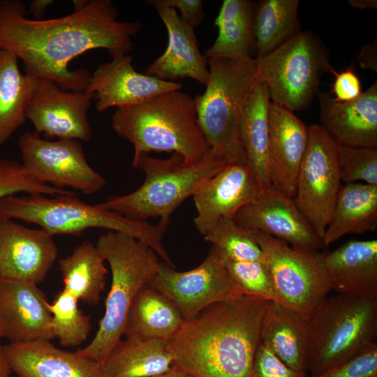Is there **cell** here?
<instances>
[{"instance_id":"obj_7","label":"cell","mask_w":377,"mask_h":377,"mask_svg":"<svg viewBox=\"0 0 377 377\" xmlns=\"http://www.w3.org/2000/svg\"><path fill=\"white\" fill-rule=\"evenodd\" d=\"M207 60L205 90L194 98L198 123L216 157L228 165H246L239 122L258 82L256 60L237 61L217 57Z\"/></svg>"},{"instance_id":"obj_25","label":"cell","mask_w":377,"mask_h":377,"mask_svg":"<svg viewBox=\"0 0 377 377\" xmlns=\"http://www.w3.org/2000/svg\"><path fill=\"white\" fill-rule=\"evenodd\" d=\"M260 340L287 366L306 373L309 323L296 311L269 302L263 319Z\"/></svg>"},{"instance_id":"obj_17","label":"cell","mask_w":377,"mask_h":377,"mask_svg":"<svg viewBox=\"0 0 377 377\" xmlns=\"http://www.w3.org/2000/svg\"><path fill=\"white\" fill-rule=\"evenodd\" d=\"M47 300L31 282L0 279V339L10 343L51 341Z\"/></svg>"},{"instance_id":"obj_19","label":"cell","mask_w":377,"mask_h":377,"mask_svg":"<svg viewBox=\"0 0 377 377\" xmlns=\"http://www.w3.org/2000/svg\"><path fill=\"white\" fill-rule=\"evenodd\" d=\"M262 192L246 165H226L205 181L192 196L197 210L194 223L198 232L205 235L221 218H233Z\"/></svg>"},{"instance_id":"obj_47","label":"cell","mask_w":377,"mask_h":377,"mask_svg":"<svg viewBox=\"0 0 377 377\" xmlns=\"http://www.w3.org/2000/svg\"><path fill=\"white\" fill-rule=\"evenodd\" d=\"M151 377H194L191 374L184 371H180L177 369L172 368L171 370L165 372L163 374L151 376Z\"/></svg>"},{"instance_id":"obj_46","label":"cell","mask_w":377,"mask_h":377,"mask_svg":"<svg viewBox=\"0 0 377 377\" xmlns=\"http://www.w3.org/2000/svg\"><path fill=\"white\" fill-rule=\"evenodd\" d=\"M11 370L4 353L3 346L0 339V377H10Z\"/></svg>"},{"instance_id":"obj_35","label":"cell","mask_w":377,"mask_h":377,"mask_svg":"<svg viewBox=\"0 0 377 377\" xmlns=\"http://www.w3.org/2000/svg\"><path fill=\"white\" fill-rule=\"evenodd\" d=\"M204 237L222 257L242 262H264L253 231L242 227L232 217L219 219Z\"/></svg>"},{"instance_id":"obj_43","label":"cell","mask_w":377,"mask_h":377,"mask_svg":"<svg viewBox=\"0 0 377 377\" xmlns=\"http://www.w3.org/2000/svg\"><path fill=\"white\" fill-rule=\"evenodd\" d=\"M360 66L364 69L377 71V40H375L364 45L357 59Z\"/></svg>"},{"instance_id":"obj_11","label":"cell","mask_w":377,"mask_h":377,"mask_svg":"<svg viewBox=\"0 0 377 377\" xmlns=\"http://www.w3.org/2000/svg\"><path fill=\"white\" fill-rule=\"evenodd\" d=\"M337 149L338 144L320 125L309 126L293 200L322 241L341 186Z\"/></svg>"},{"instance_id":"obj_29","label":"cell","mask_w":377,"mask_h":377,"mask_svg":"<svg viewBox=\"0 0 377 377\" xmlns=\"http://www.w3.org/2000/svg\"><path fill=\"white\" fill-rule=\"evenodd\" d=\"M377 229V186L364 183L341 185L330 221L325 229L326 247L348 234Z\"/></svg>"},{"instance_id":"obj_30","label":"cell","mask_w":377,"mask_h":377,"mask_svg":"<svg viewBox=\"0 0 377 377\" xmlns=\"http://www.w3.org/2000/svg\"><path fill=\"white\" fill-rule=\"evenodd\" d=\"M168 341L126 338L120 341L102 363L103 377H151L173 368Z\"/></svg>"},{"instance_id":"obj_15","label":"cell","mask_w":377,"mask_h":377,"mask_svg":"<svg viewBox=\"0 0 377 377\" xmlns=\"http://www.w3.org/2000/svg\"><path fill=\"white\" fill-rule=\"evenodd\" d=\"M233 219L246 229L269 235L290 244L295 249L318 251L324 247L293 198L273 186L239 209Z\"/></svg>"},{"instance_id":"obj_9","label":"cell","mask_w":377,"mask_h":377,"mask_svg":"<svg viewBox=\"0 0 377 377\" xmlns=\"http://www.w3.org/2000/svg\"><path fill=\"white\" fill-rule=\"evenodd\" d=\"M255 60L258 80L267 86L271 102L293 112L311 105L325 73H336L325 44L309 31H300Z\"/></svg>"},{"instance_id":"obj_38","label":"cell","mask_w":377,"mask_h":377,"mask_svg":"<svg viewBox=\"0 0 377 377\" xmlns=\"http://www.w3.org/2000/svg\"><path fill=\"white\" fill-rule=\"evenodd\" d=\"M54 195H75L68 189L41 184L31 178L23 165L10 159H0V200L17 193Z\"/></svg>"},{"instance_id":"obj_34","label":"cell","mask_w":377,"mask_h":377,"mask_svg":"<svg viewBox=\"0 0 377 377\" xmlns=\"http://www.w3.org/2000/svg\"><path fill=\"white\" fill-rule=\"evenodd\" d=\"M78 300L62 289L52 303H47L51 314V328L54 338L64 347H77L88 338L91 318L78 307Z\"/></svg>"},{"instance_id":"obj_45","label":"cell","mask_w":377,"mask_h":377,"mask_svg":"<svg viewBox=\"0 0 377 377\" xmlns=\"http://www.w3.org/2000/svg\"><path fill=\"white\" fill-rule=\"evenodd\" d=\"M350 6L355 9H376V0H348Z\"/></svg>"},{"instance_id":"obj_23","label":"cell","mask_w":377,"mask_h":377,"mask_svg":"<svg viewBox=\"0 0 377 377\" xmlns=\"http://www.w3.org/2000/svg\"><path fill=\"white\" fill-rule=\"evenodd\" d=\"M3 350L17 377H103L102 364L61 350L50 341L10 343Z\"/></svg>"},{"instance_id":"obj_48","label":"cell","mask_w":377,"mask_h":377,"mask_svg":"<svg viewBox=\"0 0 377 377\" xmlns=\"http://www.w3.org/2000/svg\"><path fill=\"white\" fill-rule=\"evenodd\" d=\"M73 2L74 6L73 11H79L86 6L88 0H74Z\"/></svg>"},{"instance_id":"obj_24","label":"cell","mask_w":377,"mask_h":377,"mask_svg":"<svg viewBox=\"0 0 377 377\" xmlns=\"http://www.w3.org/2000/svg\"><path fill=\"white\" fill-rule=\"evenodd\" d=\"M332 290L377 298V240H350L325 254Z\"/></svg>"},{"instance_id":"obj_1","label":"cell","mask_w":377,"mask_h":377,"mask_svg":"<svg viewBox=\"0 0 377 377\" xmlns=\"http://www.w3.org/2000/svg\"><path fill=\"white\" fill-rule=\"evenodd\" d=\"M27 15L22 1H0V48L22 60L25 74L66 91H85L91 77L84 68L69 70L73 59L99 48L112 58L126 54L141 29L138 22L119 21L111 0H89L82 10L58 18L36 20Z\"/></svg>"},{"instance_id":"obj_37","label":"cell","mask_w":377,"mask_h":377,"mask_svg":"<svg viewBox=\"0 0 377 377\" xmlns=\"http://www.w3.org/2000/svg\"><path fill=\"white\" fill-rule=\"evenodd\" d=\"M337 155L341 181L345 184L377 186V148L338 145Z\"/></svg>"},{"instance_id":"obj_26","label":"cell","mask_w":377,"mask_h":377,"mask_svg":"<svg viewBox=\"0 0 377 377\" xmlns=\"http://www.w3.org/2000/svg\"><path fill=\"white\" fill-rule=\"evenodd\" d=\"M267 86L258 80L245 103L239 122V137L246 165L262 191L271 187L268 168L269 110Z\"/></svg>"},{"instance_id":"obj_6","label":"cell","mask_w":377,"mask_h":377,"mask_svg":"<svg viewBox=\"0 0 377 377\" xmlns=\"http://www.w3.org/2000/svg\"><path fill=\"white\" fill-rule=\"evenodd\" d=\"M227 163L212 151L203 160L186 162L177 154L158 159L142 154L132 166L145 175L142 184L126 195H114L97 204L129 219L146 221L149 218L170 219V215L206 180L223 169Z\"/></svg>"},{"instance_id":"obj_12","label":"cell","mask_w":377,"mask_h":377,"mask_svg":"<svg viewBox=\"0 0 377 377\" xmlns=\"http://www.w3.org/2000/svg\"><path fill=\"white\" fill-rule=\"evenodd\" d=\"M22 163L34 180L58 188H71L85 195L98 192L105 178L88 163L79 140H48L27 131L18 138Z\"/></svg>"},{"instance_id":"obj_8","label":"cell","mask_w":377,"mask_h":377,"mask_svg":"<svg viewBox=\"0 0 377 377\" xmlns=\"http://www.w3.org/2000/svg\"><path fill=\"white\" fill-rule=\"evenodd\" d=\"M309 323L306 371L313 377L376 343L377 298L339 293L326 297Z\"/></svg>"},{"instance_id":"obj_5","label":"cell","mask_w":377,"mask_h":377,"mask_svg":"<svg viewBox=\"0 0 377 377\" xmlns=\"http://www.w3.org/2000/svg\"><path fill=\"white\" fill-rule=\"evenodd\" d=\"M96 246L110 267L111 286L94 339L76 351L102 364L121 341L133 298L142 287L149 285L162 262L149 246L120 232L109 231L101 235Z\"/></svg>"},{"instance_id":"obj_27","label":"cell","mask_w":377,"mask_h":377,"mask_svg":"<svg viewBox=\"0 0 377 377\" xmlns=\"http://www.w3.org/2000/svg\"><path fill=\"white\" fill-rule=\"evenodd\" d=\"M255 4L249 0H224L214 26L218 36L204 56L237 61L255 59L256 41L254 34Z\"/></svg>"},{"instance_id":"obj_28","label":"cell","mask_w":377,"mask_h":377,"mask_svg":"<svg viewBox=\"0 0 377 377\" xmlns=\"http://www.w3.org/2000/svg\"><path fill=\"white\" fill-rule=\"evenodd\" d=\"M184 320L177 306L149 285L135 295L126 317L124 334L126 338L171 340Z\"/></svg>"},{"instance_id":"obj_10","label":"cell","mask_w":377,"mask_h":377,"mask_svg":"<svg viewBox=\"0 0 377 377\" xmlns=\"http://www.w3.org/2000/svg\"><path fill=\"white\" fill-rule=\"evenodd\" d=\"M253 232L263 251L279 302L309 320L332 290L325 253L295 249L269 235Z\"/></svg>"},{"instance_id":"obj_36","label":"cell","mask_w":377,"mask_h":377,"mask_svg":"<svg viewBox=\"0 0 377 377\" xmlns=\"http://www.w3.org/2000/svg\"><path fill=\"white\" fill-rule=\"evenodd\" d=\"M220 256L232 281L242 295L279 302L271 275L264 262L236 261Z\"/></svg>"},{"instance_id":"obj_3","label":"cell","mask_w":377,"mask_h":377,"mask_svg":"<svg viewBox=\"0 0 377 377\" xmlns=\"http://www.w3.org/2000/svg\"><path fill=\"white\" fill-rule=\"evenodd\" d=\"M111 127L133 146V161L142 154L165 151L195 163L212 151L198 123L194 98L181 89L118 108Z\"/></svg>"},{"instance_id":"obj_20","label":"cell","mask_w":377,"mask_h":377,"mask_svg":"<svg viewBox=\"0 0 377 377\" xmlns=\"http://www.w3.org/2000/svg\"><path fill=\"white\" fill-rule=\"evenodd\" d=\"M164 23L168 36L165 52L149 65L145 74L175 82L191 78L205 86L209 77L208 60L198 47L194 28L180 18L177 10L160 0H149Z\"/></svg>"},{"instance_id":"obj_18","label":"cell","mask_w":377,"mask_h":377,"mask_svg":"<svg viewBox=\"0 0 377 377\" xmlns=\"http://www.w3.org/2000/svg\"><path fill=\"white\" fill-rule=\"evenodd\" d=\"M132 61L130 55H117L99 65L91 74L85 91L95 94L98 112L135 105L159 94L182 89L179 82L138 73Z\"/></svg>"},{"instance_id":"obj_33","label":"cell","mask_w":377,"mask_h":377,"mask_svg":"<svg viewBox=\"0 0 377 377\" xmlns=\"http://www.w3.org/2000/svg\"><path fill=\"white\" fill-rule=\"evenodd\" d=\"M300 0H261L255 4V59L263 57L300 31L298 18Z\"/></svg>"},{"instance_id":"obj_44","label":"cell","mask_w":377,"mask_h":377,"mask_svg":"<svg viewBox=\"0 0 377 377\" xmlns=\"http://www.w3.org/2000/svg\"><path fill=\"white\" fill-rule=\"evenodd\" d=\"M54 3L53 0H33L29 7V11L36 20H41L47 7Z\"/></svg>"},{"instance_id":"obj_2","label":"cell","mask_w":377,"mask_h":377,"mask_svg":"<svg viewBox=\"0 0 377 377\" xmlns=\"http://www.w3.org/2000/svg\"><path fill=\"white\" fill-rule=\"evenodd\" d=\"M243 295L184 321L168 341L173 367L194 377H252L268 303Z\"/></svg>"},{"instance_id":"obj_39","label":"cell","mask_w":377,"mask_h":377,"mask_svg":"<svg viewBox=\"0 0 377 377\" xmlns=\"http://www.w3.org/2000/svg\"><path fill=\"white\" fill-rule=\"evenodd\" d=\"M313 377H377V343L348 361Z\"/></svg>"},{"instance_id":"obj_21","label":"cell","mask_w":377,"mask_h":377,"mask_svg":"<svg viewBox=\"0 0 377 377\" xmlns=\"http://www.w3.org/2000/svg\"><path fill=\"white\" fill-rule=\"evenodd\" d=\"M309 140L306 126L293 112L271 102L268 168L271 186L294 198L297 175Z\"/></svg>"},{"instance_id":"obj_31","label":"cell","mask_w":377,"mask_h":377,"mask_svg":"<svg viewBox=\"0 0 377 377\" xmlns=\"http://www.w3.org/2000/svg\"><path fill=\"white\" fill-rule=\"evenodd\" d=\"M96 245L85 241L59 260L64 288L89 304L98 302L105 285L108 269Z\"/></svg>"},{"instance_id":"obj_14","label":"cell","mask_w":377,"mask_h":377,"mask_svg":"<svg viewBox=\"0 0 377 377\" xmlns=\"http://www.w3.org/2000/svg\"><path fill=\"white\" fill-rule=\"evenodd\" d=\"M95 96L87 91H66L48 79L32 77L26 118L34 131L46 138L89 141L92 129L87 112Z\"/></svg>"},{"instance_id":"obj_32","label":"cell","mask_w":377,"mask_h":377,"mask_svg":"<svg viewBox=\"0 0 377 377\" xmlns=\"http://www.w3.org/2000/svg\"><path fill=\"white\" fill-rule=\"evenodd\" d=\"M31 87L32 77L20 71L16 55L0 48V145L26 121Z\"/></svg>"},{"instance_id":"obj_42","label":"cell","mask_w":377,"mask_h":377,"mask_svg":"<svg viewBox=\"0 0 377 377\" xmlns=\"http://www.w3.org/2000/svg\"><path fill=\"white\" fill-rule=\"evenodd\" d=\"M165 6L179 10L182 20L193 27H198L203 21L205 15L202 0H160Z\"/></svg>"},{"instance_id":"obj_4","label":"cell","mask_w":377,"mask_h":377,"mask_svg":"<svg viewBox=\"0 0 377 377\" xmlns=\"http://www.w3.org/2000/svg\"><path fill=\"white\" fill-rule=\"evenodd\" d=\"M0 218L34 223L52 236L81 235L89 228H103L131 235L149 246L166 265L174 267L163 242L170 219L155 224L129 219L75 195L31 194L0 200Z\"/></svg>"},{"instance_id":"obj_22","label":"cell","mask_w":377,"mask_h":377,"mask_svg":"<svg viewBox=\"0 0 377 377\" xmlns=\"http://www.w3.org/2000/svg\"><path fill=\"white\" fill-rule=\"evenodd\" d=\"M321 126L343 146L377 148V82L356 99L339 102L318 91Z\"/></svg>"},{"instance_id":"obj_41","label":"cell","mask_w":377,"mask_h":377,"mask_svg":"<svg viewBox=\"0 0 377 377\" xmlns=\"http://www.w3.org/2000/svg\"><path fill=\"white\" fill-rule=\"evenodd\" d=\"M332 86L334 99L339 102H348L357 98L362 92L359 77L353 68H347L339 73H335Z\"/></svg>"},{"instance_id":"obj_40","label":"cell","mask_w":377,"mask_h":377,"mask_svg":"<svg viewBox=\"0 0 377 377\" xmlns=\"http://www.w3.org/2000/svg\"><path fill=\"white\" fill-rule=\"evenodd\" d=\"M252 377H307L306 373L296 371L283 363L261 341L257 348Z\"/></svg>"},{"instance_id":"obj_13","label":"cell","mask_w":377,"mask_h":377,"mask_svg":"<svg viewBox=\"0 0 377 377\" xmlns=\"http://www.w3.org/2000/svg\"><path fill=\"white\" fill-rule=\"evenodd\" d=\"M149 285L177 306L184 321L214 304L243 295L213 246L205 260L191 270L178 272L162 262Z\"/></svg>"},{"instance_id":"obj_16","label":"cell","mask_w":377,"mask_h":377,"mask_svg":"<svg viewBox=\"0 0 377 377\" xmlns=\"http://www.w3.org/2000/svg\"><path fill=\"white\" fill-rule=\"evenodd\" d=\"M53 236L43 229L27 228L15 220L0 218V279L38 285L56 261Z\"/></svg>"}]
</instances>
